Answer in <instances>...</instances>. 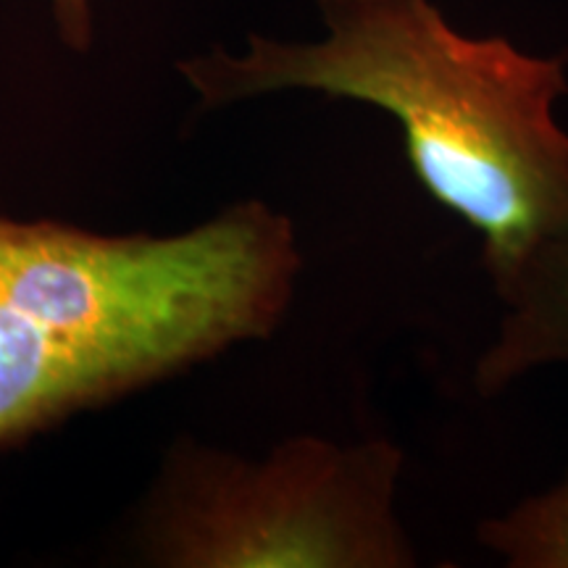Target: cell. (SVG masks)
<instances>
[{
	"instance_id": "6da1fadb",
	"label": "cell",
	"mask_w": 568,
	"mask_h": 568,
	"mask_svg": "<svg viewBox=\"0 0 568 568\" xmlns=\"http://www.w3.org/2000/svg\"><path fill=\"white\" fill-rule=\"evenodd\" d=\"M301 266L264 201L172 237L0 216V445L272 337Z\"/></svg>"
},
{
	"instance_id": "7a4b0ae2",
	"label": "cell",
	"mask_w": 568,
	"mask_h": 568,
	"mask_svg": "<svg viewBox=\"0 0 568 568\" xmlns=\"http://www.w3.org/2000/svg\"><path fill=\"white\" fill-rule=\"evenodd\" d=\"M326 38L251 34L182 61L203 109L314 90L387 111L416 180L481 240L493 284L568 216V51L529 55L506 38H466L432 0H318Z\"/></svg>"
},
{
	"instance_id": "3957f363",
	"label": "cell",
	"mask_w": 568,
	"mask_h": 568,
	"mask_svg": "<svg viewBox=\"0 0 568 568\" xmlns=\"http://www.w3.org/2000/svg\"><path fill=\"white\" fill-rule=\"evenodd\" d=\"M403 464L382 437L301 435L261 460L187 443L155 497L148 556L182 568H410Z\"/></svg>"
},
{
	"instance_id": "277c9868",
	"label": "cell",
	"mask_w": 568,
	"mask_h": 568,
	"mask_svg": "<svg viewBox=\"0 0 568 568\" xmlns=\"http://www.w3.org/2000/svg\"><path fill=\"white\" fill-rule=\"evenodd\" d=\"M493 287L506 316L474 366V389L481 397L506 393L537 368L568 364V216Z\"/></svg>"
},
{
	"instance_id": "5b68a950",
	"label": "cell",
	"mask_w": 568,
	"mask_h": 568,
	"mask_svg": "<svg viewBox=\"0 0 568 568\" xmlns=\"http://www.w3.org/2000/svg\"><path fill=\"white\" fill-rule=\"evenodd\" d=\"M477 542L508 568H568V471L506 514L481 518Z\"/></svg>"
},
{
	"instance_id": "8992f818",
	"label": "cell",
	"mask_w": 568,
	"mask_h": 568,
	"mask_svg": "<svg viewBox=\"0 0 568 568\" xmlns=\"http://www.w3.org/2000/svg\"><path fill=\"white\" fill-rule=\"evenodd\" d=\"M53 13L61 40L67 42L71 51H88L92 42L90 0H53Z\"/></svg>"
}]
</instances>
